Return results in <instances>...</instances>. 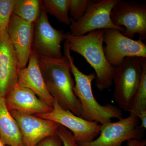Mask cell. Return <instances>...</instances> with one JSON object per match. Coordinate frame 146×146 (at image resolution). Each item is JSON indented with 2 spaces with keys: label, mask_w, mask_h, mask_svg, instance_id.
Returning <instances> with one entry per match:
<instances>
[{
  "label": "cell",
  "mask_w": 146,
  "mask_h": 146,
  "mask_svg": "<svg viewBox=\"0 0 146 146\" xmlns=\"http://www.w3.org/2000/svg\"><path fill=\"white\" fill-rule=\"evenodd\" d=\"M39 63L47 89L52 96L63 109L80 117L81 105L74 93L75 82L68 58L65 56L60 59L39 56Z\"/></svg>",
  "instance_id": "obj_1"
},
{
  "label": "cell",
  "mask_w": 146,
  "mask_h": 146,
  "mask_svg": "<svg viewBox=\"0 0 146 146\" xmlns=\"http://www.w3.org/2000/svg\"><path fill=\"white\" fill-rule=\"evenodd\" d=\"M104 30L89 32L81 36H73L65 33V42L70 50L83 56L94 69L98 89L102 91L113 85L115 67L108 63L104 50Z\"/></svg>",
  "instance_id": "obj_2"
},
{
  "label": "cell",
  "mask_w": 146,
  "mask_h": 146,
  "mask_svg": "<svg viewBox=\"0 0 146 146\" xmlns=\"http://www.w3.org/2000/svg\"><path fill=\"white\" fill-rule=\"evenodd\" d=\"M64 53L69 61L71 72L74 78V91L81 105L80 117L101 125L110 122L112 118L119 119L122 118L123 112L120 108L111 104L102 105L97 101L92 89V82L96 78L95 73L85 74L79 70L65 42Z\"/></svg>",
  "instance_id": "obj_3"
},
{
  "label": "cell",
  "mask_w": 146,
  "mask_h": 146,
  "mask_svg": "<svg viewBox=\"0 0 146 146\" xmlns=\"http://www.w3.org/2000/svg\"><path fill=\"white\" fill-rule=\"evenodd\" d=\"M146 58H126L115 67L113 78V98L119 108L128 112L141 82Z\"/></svg>",
  "instance_id": "obj_4"
},
{
  "label": "cell",
  "mask_w": 146,
  "mask_h": 146,
  "mask_svg": "<svg viewBox=\"0 0 146 146\" xmlns=\"http://www.w3.org/2000/svg\"><path fill=\"white\" fill-rule=\"evenodd\" d=\"M119 0L90 1L86 12L80 20L71 18L70 33L81 36L98 30L117 29L123 32L125 29L115 25L111 19V11Z\"/></svg>",
  "instance_id": "obj_5"
},
{
  "label": "cell",
  "mask_w": 146,
  "mask_h": 146,
  "mask_svg": "<svg viewBox=\"0 0 146 146\" xmlns=\"http://www.w3.org/2000/svg\"><path fill=\"white\" fill-rule=\"evenodd\" d=\"M138 115L130 113L127 117L118 121L102 125L100 136L90 142L78 143L80 146H121L125 141L141 139L144 129L138 126Z\"/></svg>",
  "instance_id": "obj_6"
},
{
  "label": "cell",
  "mask_w": 146,
  "mask_h": 146,
  "mask_svg": "<svg viewBox=\"0 0 146 146\" xmlns=\"http://www.w3.org/2000/svg\"><path fill=\"white\" fill-rule=\"evenodd\" d=\"M112 23L117 26L125 27L122 33L129 38L138 34L139 40L146 39V4L119 0L111 13Z\"/></svg>",
  "instance_id": "obj_7"
},
{
  "label": "cell",
  "mask_w": 146,
  "mask_h": 146,
  "mask_svg": "<svg viewBox=\"0 0 146 146\" xmlns=\"http://www.w3.org/2000/svg\"><path fill=\"white\" fill-rule=\"evenodd\" d=\"M35 116L63 126L71 131L78 143L93 141L99 135L102 127V125L84 119L70 110L63 109L55 100L51 112Z\"/></svg>",
  "instance_id": "obj_8"
},
{
  "label": "cell",
  "mask_w": 146,
  "mask_h": 146,
  "mask_svg": "<svg viewBox=\"0 0 146 146\" xmlns=\"http://www.w3.org/2000/svg\"><path fill=\"white\" fill-rule=\"evenodd\" d=\"M65 40L63 30L54 29L50 24L47 13L41 7L34 24L32 49L39 57L60 59L64 57L61 50V42Z\"/></svg>",
  "instance_id": "obj_9"
},
{
  "label": "cell",
  "mask_w": 146,
  "mask_h": 146,
  "mask_svg": "<svg viewBox=\"0 0 146 146\" xmlns=\"http://www.w3.org/2000/svg\"><path fill=\"white\" fill-rule=\"evenodd\" d=\"M104 43L106 44L104 47L106 57L113 67L119 65L126 58H146L145 43L127 37L118 30H104Z\"/></svg>",
  "instance_id": "obj_10"
},
{
  "label": "cell",
  "mask_w": 146,
  "mask_h": 146,
  "mask_svg": "<svg viewBox=\"0 0 146 146\" xmlns=\"http://www.w3.org/2000/svg\"><path fill=\"white\" fill-rule=\"evenodd\" d=\"M9 111L18 124L24 146H36L43 139L56 133L60 126L57 123L35 115Z\"/></svg>",
  "instance_id": "obj_11"
},
{
  "label": "cell",
  "mask_w": 146,
  "mask_h": 146,
  "mask_svg": "<svg viewBox=\"0 0 146 146\" xmlns=\"http://www.w3.org/2000/svg\"><path fill=\"white\" fill-rule=\"evenodd\" d=\"M19 70L17 55L7 30L0 31V97L5 98L16 86Z\"/></svg>",
  "instance_id": "obj_12"
},
{
  "label": "cell",
  "mask_w": 146,
  "mask_h": 146,
  "mask_svg": "<svg viewBox=\"0 0 146 146\" xmlns=\"http://www.w3.org/2000/svg\"><path fill=\"white\" fill-rule=\"evenodd\" d=\"M34 24L12 14L7 29L17 55L19 70L25 68L28 63L32 48Z\"/></svg>",
  "instance_id": "obj_13"
},
{
  "label": "cell",
  "mask_w": 146,
  "mask_h": 146,
  "mask_svg": "<svg viewBox=\"0 0 146 146\" xmlns=\"http://www.w3.org/2000/svg\"><path fill=\"white\" fill-rule=\"evenodd\" d=\"M16 86L27 88L47 105L53 107L54 99L45 84L39 63V56L32 49L27 66L19 70Z\"/></svg>",
  "instance_id": "obj_14"
},
{
  "label": "cell",
  "mask_w": 146,
  "mask_h": 146,
  "mask_svg": "<svg viewBox=\"0 0 146 146\" xmlns=\"http://www.w3.org/2000/svg\"><path fill=\"white\" fill-rule=\"evenodd\" d=\"M5 98L9 111L35 115L48 113L52 110V107L43 102L33 91L27 88L15 86Z\"/></svg>",
  "instance_id": "obj_15"
},
{
  "label": "cell",
  "mask_w": 146,
  "mask_h": 146,
  "mask_svg": "<svg viewBox=\"0 0 146 146\" xmlns=\"http://www.w3.org/2000/svg\"><path fill=\"white\" fill-rule=\"evenodd\" d=\"M0 138L7 146H24L20 129L5 104L0 97Z\"/></svg>",
  "instance_id": "obj_16"
},
{
  "label": "cell",
  "mask_w": 146,
  "mask_h": 146,
  "mask_svg": "<svg viewBox=\"0 0 146 146\" xmlns=\"http://www.w3.org/2000/svg\"><path fill=\"white\" fill-rule=\"evenodd\" d=\"M41 8V1L15 0L12 14L34 24L39 16Z\"/></svg>",
  "instance_id": "obj_17"
},
{
  "label": "cell",
  "mask_w": 146,
  "mask_h": 146,
  "mask_svg": "<svg viewBox=\"0 0 146 146\" xmlns=\"http://www.w3.org/2000/svg\"><path fill=\"white\" fill-rule=\"evenodd\" d=\"M41 2V7L46 13L54 16L59 22L70 25V0H43Z\"/></svg>",
  "instance_id": "obj_18"
},
{
  "label": "cell",
  "mask_w": 146,
  "mask_h": 146,
  "mask_svg": "<svg viewBox=\"0 0 146 146\" xmlns=\"http://www.w3.org/2000/svg\"><path fill=\"white\" fill-rule=\"evenodd\" d=\"M146 110V62L144 63L143 74L136 94L131 103L128 112L138 115Z\"/></svg>",
  "instance_id": "obj_19"
},
{
  "label": "cell",
  "mask_w": 146,
  "mask_h": 146,
  "mask_svg": "<svg viewBox=\"0 0 146 146\" xmlns=\"http://www.w3.org/2000/svg\"><path fill=\"white\" fill-rule=\"evenodd\" d=\"M15 0H0V31L7 30L12 14Z\"/></svg>",
  "instance_id": "obj_20"
},
{
  "label": "cell",
  "mask_w": 146,
  "mask_h": 146,
  "mask_svg": "<svg viewBox=\"0 0 146 146\" xmlns=\"http://www.w3.org/2000/svg\"><path fill=\"white\" fill-rule=\"evenodd\" d=\"M89 0H70L69 16L74 21L80 19L86 12Z\"/></svg>",
  "instance_id": "obj_21"
},
{
  "label": "cell",
  "mask_w": 146,
  "mask_h": 146,
  "mask_svg": "<svg viewBox=\"0 0 146 146\" xmlns=\"http://www.w3.org/2000/svg\"><path fill=\"white\" fill-rule=\"evenodd\" d=\"M56 133L62 141L63 146H80L71 131L63 126H59Z\"/></svg>",
  "instance_id": "obj_22"
},
{
  "label": "cell",
  "mask_w": 146,
  "mask_h": 146,
  "mask_svg": "<svg viewBox=\"0 0 146 146\" xmlns=\"http://www.w3.org/2000/svg\"><path fill=\"white\" fill-rule=\"evenodd\" d=\"M36 146H63V145L60 137L55 133L43 139Z\"/></svg>",
  "instance_id": "obj_23"
},
{
  "label": "cell",
  "mask_w": 146,
  "mask_h": 146,
  "mask_svg": "<svg viewBox=\"0 0 146 146\" xmlns=\"http://www.w3.org/2000/svg\"><path fill=\"white\" fill-rule=\"evenodd\" d=\"M127 142V146H146V140L141 139H133L129 140Z\"/></svg>",
  "instance_id": "obj_24"
},
{
  "label": "cell",
  "mask_w": 146,
  "mask_h": 146,
  "mask_svg": "<svg viewBox=\"0 0 146 146\" xmlns=\"http://www.w3.org/2000/svg\"><path fill=\"white\" fill-rule=\"evenodd\" d=\"M139 120H141V125L139 127L143 129L146 128V110L141 112L138 115Z\"/></svg>",
  "instance_id": "obj_25"
},
{
  "label": "cell",
  "mask_w": 146,
  "mask_h": 146,
  "mask_svg": "<svg viewBox=\"0 0 146 146\" xmlns=\"http://www.w3.org/2000/svg\"><path fill=\"white\" fill-rule=\"evenodd\" d=\"M0 146H6L3 143L2 141L1 140V138H0Z\"/></svg>",
  "instance_id": "obj_26"
},
{
  "label": "cell",
  "mask_w": 146,
  "mask_h": 146,
  "mask_svg": "<svg viewBox=\"0 0 146 146\" xmlns=\"http://www.w3.org/2000/svg\"></svg>",
  "instance_id": "obj_27"
}]
</instances>
